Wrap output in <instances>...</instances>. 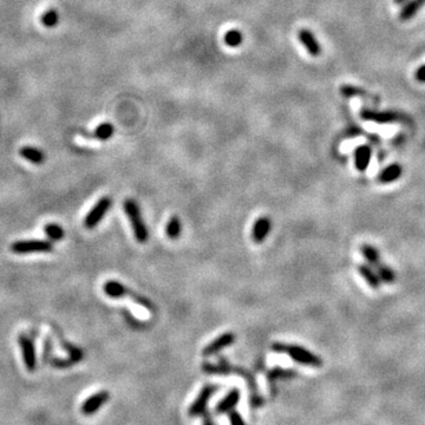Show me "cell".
<instances>
[{"label": "cell", "mask_w": 425, "mask_h": 425, "mask_svg": "<svg viewBox=\"0 0 425 425\" xmlns=\"http://www.w3.org/2000/svg\"><path fill=\"white\" fill-rule=\"evenodd\" d=\"M44 233L52 241H60L65 236V232H64L63 227L58 225V223H47V225H45Z\"/></svg>", "instance_id": "cell-21"}, {"label": "cell", "mask_w": 425, "mask_h": 425, "mask_svg": "<svg viewBox=\"0 0 425 425\" xmlns=\"http://www.w3.org/2000/svg\"><path fill=\"white\" fill-rule=\"evenodd\" d=\"M376 271H377V273L379 275V278L382 279V281H384L385 284L391 285L395 282L396 273L394 272V269H392L391 267H389V266L384 264V262L379 265L378 267L376 268Z\"/></svg>", "instance_id": "cell-22"}, {"label": "cell", "mask_w": 425, "mask_h": 425, "mask_svg": "<svg viewBox=\"0 0 425 425\" xmlns=\"http://www.w3.org/2000/svg\"><path fill=\"white\" fill-rule=\"evenodd\" d=\"M11 251L15 254H31V253H50L53 251L52 242L46 240H20L12 243Z\"/></svg>", "instance_id": "cell-4"}, {"label": "cell", "mask_w": 425, "mask_h": 425, "mask_svg": "<svg viewBox=\"0 0 425 425\" xmlns=\"http://www.w3.org/2000/svg\"><path fill=\"white\" fill-rule=\"evenodd\" d=\"M243 35L239 30H229L228 32L225 33V43L228 45L229 47H238L239 45L242 44Z\"/></svg>", "instance_id": "cell-23"}, {"label": "cell", "mask_w": 425, "mask_h": 425, "mask_svg": "<svg viewBox=\"0 0 425 425\" xmlns=\"http://www.w3.org/2000/svg\"><path fill=\"white\" fill-rule=\"evenodd\" d=\"M425 5V0H410V1L405 2L404 7L402 8L399 18L402 20H410V19L418 13V11Z\"/></svg>", "instance_id": "cell-18"}, {"label": "cell", "mask_w": 425, "mask_h": 425, "mask_svg": "<svg viewBox=\"0 0 425 425\" xmlns=\"http://www.w3.org/2000/svg\"><path fill=\"white\" fill-rule=\"evenodd\" d=\"M240 399H241V391H240L238 388L232 389V390L217 403L215 410L217 414L220 415L228 414L229 411L234 410V408L239 404Z\"/></svg>", "instance_id": "cell-12"}, {"label": "cell", "mask_w": 425, "mask_h": 425, "mask_svg": "<svg viewBox=\"0 0 425 425\" xmlns=\"http://www.w3.org/2000/svg\"><path fill=\"white\" fill-rule=\"evenodd\" d=\"M113 130H115V128H113L112 124H110L108 122L102 123V124H99L96 128L95 136L97 138L102 139V141H105V139H109L113 135Z\"/></svg>", "instance_id": "cell-24"}, {"label": "cell", "mask_w": 425, "mask_h": 425, "mask_svg": "<svg viewBox=\"0 0 425 425\" xmlns=\"http://www.w3.org/2000/svg\"><path fill=\"white\" fill-rule=\"evenodd\" d=\"M357 269H358L360 277L364 279L370 287L373 288V290H379L381 288L382 279L379 278L377 271L372 266H370L369 264H360L358 265Z\"/></svg>", "instance_id": "cell-13"}, {"label": "cell", "mask_w": 425, "mask_h": 425, "mask_svg": "<svg viewBox=\"0 0 425 425\" xmlns=\"http://www.w3.org/2000/svg\"><path fill=\"white\" fill-rule=\"evenodd\" d=\"M272 229V221L267 216L259 217L256 221L253 223L252 227V240L255 243H262L267 239Z\"/></svg>", "instance_id": "cell-10"}, {"label": "cell", "mask_w": 425, "mask_h": 425, "mask_svg": "<svg viewBox=\"0 0 425 425\" xmlns=\"http://www.w3.org/2000/svg\"><path fill=\"white\" fill-rule=\"evenodd\" d=\"M395 4H404V2H407V0H394Z\"/></svg>", "instance_id": "cell-28"}, {"label": "cell", "mask_w": 425, "mask_h": 425, "mask_svg": "<svg viewBox=\"0 0 425 425\" xmlns=\"http://www.w3.org/2000/svg\"><path fill=\"white\" fill-rule=\"evenodd\" d=\"M360 252H362L363 256H364V259L366 260V264L372 266V267L375 269L377 268L379 265L383 264V261L381 259V254H379V251L377 248L373 247L372 245L364 243V245L360 247Z\"/></svg>", "instance_id": "cell-17"}, {"label": "cell", "mask_w": 425, "mask_h": 425, "mask_svg": "<svg viewBox=\"0 0 425 425\" xmlns=\"http://www.w3.org/2000/svg\"><path fill=\"white\" fill-rule=\"evenodd\" d=\"M103 291H104L105 295H108L109 298L112 299H121V298H130L135 304L139 305V306L144 307L145 310L154 311L155 306L150 300L143 297V295H139L136 292L131 291L130 288H128L124 285L117 280H108L103 285Z\"/></svg>", "instance_id": "cell-2"}, {"label": "cell", "mask_w": 425, "mask_h": 425, "mask_svg": "<svg viewBox=\"0 0 425 425\" xmlns=\"http://www.w3.org/2000/svg\"><path fill=\"white\" fill-rule=\"evenodd\" d=\"M235 339L236 337L233 332L222 333L221 336L216 337L213 342H210L208 345L204 347V349L202 350V356L204 357V358L215 356L219 352H221L223 349H226V347L232 346L233 344L235 343Z\"/></svg>", "instance_id": "cell-8"}, {"label": "cell", "mask_w": 425, "mask_h": 425, "mask_svg": "<svg viewBox=\"0 0 425 425\" xmlns=\"http://www.w3.org/2000/svg\"><path fill=\"white\" fill-rule=\"evenodd\" d=\"M272 351L275 353L287 355L292 360L298 364L305 366H312V368H320L323 366V359L319 356L314 355L313 352L308 351L306 347L299 345H292V344L274 343L272 345Z\"/></svg>", "instance_id": "cell-1"}, {"label": "cell", "mask_w": 425, "mask_h": 425, "mask_svg": "<svg viewBox=\"0 0 425 425\" xmlns=\"http://www.w3.org/2000/svg\"><path fill=\"white\" fill-rule=\"evenodd\" d=\"M219 390V386L209 384L203 386L202 390L200 391V394L197 397L195 398V401L191 403V405L188 409V414H189V416L191 417H197L201 416V415L204 414L206 412L207 405H208L210 398L213 397L214 394Z\"/></svg>", "instance_id": "cell-6"}, {"label": "cell", "mask_w": 425, "mask_h": 425, "mask_svg": "<svg viewBox=\"0 0 425 425\" xmlns=\"http://www.w3.org/2000/svg\"><path fill=\"white\" fill-rule=\"evenodd\" d=\"M372 157V150L369 145H359L355 151V163L357 170L363 173L369 168Z\"/></svg>", "instance_id": "cell-15"}, {"label": "cell", "mask_w": 425, "mask_h": 425, "mask_svg": "<svg viewBox=\"0 0 425 425\" xmlns=\"http://www.w3.org/2000/svg\"><path fill=\"white\" fill-rule=\"evenodd\" d=\"M402 173H403V168H402V165L398 163H394L389 165V167H386L385 169L379 174L378 180L379 182L385 183V184L392 183L395 182V181H397L398 178L402 176Z\"/></svg>", "instance_id": "cell-16"}, {"label": "cell", "mask_w": 425, "mask_h": 425, "mask_svg": "<svg viewBox=\"0 0 425 425\" xmlns=\"http://www.w3.org/2000/svg\"><path fill=\"white\" fill-rule=\"evenodd\" d=\"M112 206V200L109 196H103L100 197L98 202L92 207L91 210L86 214L85 219H84V226L87 229H93L97 225L102 221L103 217L106 215V213L109 212V209Z\"/></svg>", "instance_id": "cell-5"}, {"label": "cell", "mask_w": 425, "mask_h": 425, "mask_svg": "<svg viewBox=\"0 0 425 425\" xmlns=\"http://www.w3.org/2000/svg\"><path fill=\"white\" fill-rule=\"evenodd\" d=\"M41 22H43L45 26H48V27L54 26V25L58 22L57 11H54V9H48V11L45 12L43 17H41Z\"/></svg>", "instance_id": "cell-25"}, {"label": "cell", "mask_w": 425, "mask_h": 425, "mask_svg": "<svg viewBox=\"0 0 425 425\" xmlns=\"http://www.w3.org/2000/svg\"><path fill=\"white\" fill-rule=\"evenodd\" d=\"M19 154L22 158L31 162L33 164H41L45 160V156L43 151L40 149L33 148V147H24L19 150Z\"/></svg>", "instance_id": "cell-19"}, {"label": "cell", "mask_w": 425, "mask_h": 425, "mask_svg": "<svg viewBox=\"0 0 425 425\" xmlns=\"http://www.w3.org/2000/svg\"><path fill=\"white\" fill-rule=\"evenodd\" d=\"M298 38H299V41L304 45V47L306 48V51L311 56L318 57L321 53V46L313 32L307 30V28H301L298 32Z\"/></svg>", "instance_id": "cell-11"}, {"label": "cell", "mask_w": 425, "mask_h": 425, "mask_svg": "<svg viewBox=\"0 0 425 425\" xmlns=\"http://www.w3.org/2000/svg\"><path fill=\"white\" fill-rule=\"evenodd\" d=\"M182 233V222H181L180 217L174 215L168 220L167 226H165V234L168 239L177 240Z\"/></svg>", "instance_id": "cell-20"}, {"label": "cell", "mask_w": 425, "mask_h": 425, "mask_svg": "<svg viewBox=\"0 0 425 425\" xmlns=\"http://www.w3.org/2000/svg\"><path fill=\"white\" fill-rule=\"evenodd\" d=\"M18 344L20 345L25 368L28 372H33L37 369V355L33 342L26 334H20L18 337Z\"/></svg>", "instance_id": "cell-7"}, {"label": "cell", "mask_w": 425, "mask_h": 425, "mask_svg": "<svg viewBox=\"0 0 425 425\" xmlns=\"http://www.w3.org/2000/svg\"><path fill=\"white\" fill-rule=\"evenodd\" d=\"M360 116H362L363 119H366V121L381 123V124H384V123H392L398 119L397 113L390 112V111L378 112V111H372V110H363V111L360 112Z\"/></svg>", "instance_id": "cell-14"}, {"label": "cell", "mask_w": 425, "mask_h": 425, "mask_svg": "<svg viewBox=\"0 0 425 425\" xmlns=\"http://www.w3.org/2000/svg\"><path fill=\"white\" fill-rule=\"evenodd\" d=\"M228 417H229V422L230 424L233 425H240V424H245V420H243L241 415L239 414L238 411H229L228 412Z\"/></svg>", "instance_id": "cell-26"}, {"label": "cell", "mask_w": 425, "mask_h": 425, "mask_svg": "<svg viewBox=\"0 0 425 425\" xmlns=\"http://www.w3.org/2000/svg\"><path fill=\"white\" fill-rule=\"evenodd\" d=\"M415 77H416V79L418 82L421 83H425V64L424 65H421L418 69L416 70V72H415Z\"/></svg>", "instance_id": "cell-27"}, {"label": "cell", "mask_w": 425, "mask_h": 425, "mask_svg": "<svg viewBox=\"0 0 425 425\" xmlns=\"http://www.w3.org/2000/svg\"><path fill=\"white\" fill-rule=\"evenodd\" d=\"M123 208H124L125 215L131 225V229L134 232L136 241L139 243L147 242L149 239V232L147 226H145L143 217H142L138 204L132 199H126L124 203H123Z\"/></svg>", "instance_id": "cell-3"}, {"label": "cell", "mask_w": 425, "mask_h": 425, "mask_svg": "<svg viewBox=\"0 0 425 425\" xmlns=\"http://www.w3.org/2000/svg\"><path fill=\"white\" fill-rule=\"evenodd\" d=\"M109 399H110L109 391L104 390V391L97 392V394L91 395L89 398H86L85 401L83 402L80 411H82V414L85 415V416H91V415L98 412L99 409L102 408L103 405L108 403Z\"/></svg>", "instance_id": "cell-9"}]
</instances>
